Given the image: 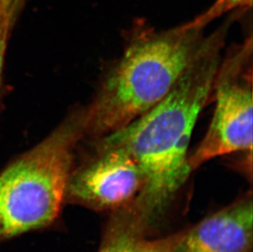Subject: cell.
Segmentation results:
<instances>
[{"label": "cell", "mask_w": 253, "mask_h": 252, "mask_svg": "<svg viewBox=\"0 0 253 252\" xmlns=\"http://www.w3.org/2000/svg\"><path fill=\"white\" fill-rule=\"evenodd\" d=\"M229 24L208 36L165 98L124 128L104 136L134 158L142 187L133 207L152 233L177 200L192 171L189 147L198 117L212 95Z\"/></svg>", "instance_id": "obj_1"}, {"label": "cell", "mask_w": 253, "mask_h": 252, "mask_svg": "<svg viewBox=\"0 0 253 252\" xmlns=\"http://www.w3.org/2000/svg\"><path fill=\"white\" fill-rule=\"evenodd\" d=\"M205 38L203 29L189 22L163 31H134L84 107L83 139L97 140L124 128L165 98Z\"/></svg>", "instance_id": "obj_2"}, {"label": "cell", "mask_w": 253, "mask_h": 252, "mask_svg": "<svg viewBox=\"0 0 253 252\" xmlns=\"http://www.w3.org/2000/svg\"><path fill=\"white\" fill-rule=\"evenodd\" d=\"M84 126V107H77L47 137L0 170V243L55 223L66 203Z\"/></svg>", "instance_id": "obj_3"}, {"label": "cell", "mask_w": 253, "mask_h": 252, "mask_svg": "<svg viewBox=\"0 0 253 252\" xmlns=\"http://www.w3.org/2000/svg\"><path fill=\"white\" fill-rule=\"evenodd\" d=\"M253 38L229 48L215 75V109L189 164L194 172L211 160L253 152Z\"/></svg>", "instance_id": "obj_4"}, {"label": "cell", "mask_w": 253, "mask_h": 252, "mask_svg": "<svg viewBox=\"0 0 253 252\" xmlns=\"http://www.w3.org/2000/svg\"><path fill=\"white\" fill-rule=\"evenodd\" d=\"M90 142V154L78 165L74 162L66 203L110 214L136 199L142 175L134 158L124 148L103 138Z\"/></svg>", "instance_id": "obj_5"}, {"label": "cell", "mask_w": 253, "mask_h": 252, "mask_svg": "<svg viewBox=\"0 0 253 252\" xmlns=\"http://www.w3.org/2000/svg\"><path fill=\"white\" fill-rule=\"evenodd\" d=\"M252 192L184 228L172 252H253Z\"/></svg>", "instance_id": "obj_6"}, {"label": "cell", "mask_w": 253, "mask_h": 252, "mask_svg": "<svg viewBox=\"0 0 253 252\" xmlns=\"http://www.w3.org/2000/svg\"><path fill=\"white\" fill-rule=\"evenodd\" d=\"M184 231L157 237L129 204L110 213L98 252H172Z\"/></svg>", "instance_id": "obj_7"}, {"label": "cell", "mask_w": 253, "mask_h": 252, "mask_svg": "<svg viewBox=\"0 0 253 252\" xmlns=\"http://www.w3.org/2000/svg\"><path fill=\"white\" fill-rule=\"evenodd\" d=\"M252 4L253 0H216L209 9L189 22V24L197 28L204 29L207 25L221 15L238 7H251Z\"/></svg>", "instance_id": "obj_8"}, {"label": "cell", "mask_w": 253, "mask_h": 252, "mask_svg": "<svg viewBox=\"0 0 253 252\" xmlns=\"http://www.w3.org/2000/svg\"><path fill=\"white\" fill-rule=\"evenodd\" d=\"M15 20L9 14L0 10V107L2 106V96L4 89L5 56L10 33Z\"/></svg>", "instance_id": "obj_9"}, {"label": "cell", "mask_w": 253, "mask_h": 252, "mask_svg": "<svg viewBox=\"0 0 253 252\" xmlns=\"http://www.w3.org/2000/svg\"><path fill=\"white\" fill-rule=\"evenodd\" d=\"M22 2L23 0H0V9L7 12L16 20Z\"/></svg>", "instance_id": "obj_10"}]
</instances>
